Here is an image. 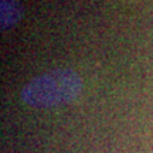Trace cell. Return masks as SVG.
<instances>
[{"label": "cell", "instance_id": "7a4b0ae2", "mask_svg": "<svg viewBox=\"0 0 153 153\" xmlns=\"http://www.w3.org/2000/svg\"><path fill=\"white\" fill-rule=\"evenodd\" d=\"M23 4L19 0H0V27L1 31L14 27L23 17Z\"/></svg>", "mask_w": 153, "mask_h": 153}, {"label": "cell", "instance_id": "6da1fadb", "mask_svg": "<svg viewBox=\"0 0 153 153\" xmlns=\"http://www.w3.org/2000/svg\"><path fill=\"white\" fill-rule=\"evenodd\" d=\"M82 91V79L71 68H55L33 79L23 87L20 98L26 105L50 109L70 104Z\"/></svg>", "mask_w": 153, "mask_h": 153}]
</instances>
